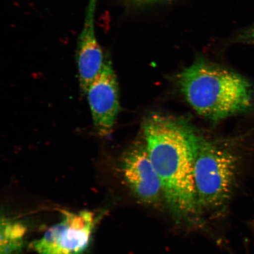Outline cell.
Segmentation results:
<instances>
[{
  "instance_id": "obj_6",
  "label": "cell",
  "mask_w": 254,
  "mask_h": 254,
  "mask_svg": "<svg viewBox=\"0 0 254 254\" xmlns=\"http://www.w3.org/2000/svg\"><path fill=\"white\" fill-rule=\"evenodd\" d=\"M122 169L129 188L141 201L153 204L163 195L160 177L145 145L130 148L123 157Z\"/></svg>"
},
{
  "instance_id": "obj_9",
  "label": "cell",
  "mask_w": 254,
  "mask_h": 254,
  "mask_svg": "<svg viewBox=\"0 0 254 254\" xmlns=\"http://www.w3.org/2000/svg\"><path fill=\"white\" fill-rule=\"evenodd\" d=\"M237 41L238 43L254 46V24L241 31L237 37Z\"/></svg>"
},
{
  "instance_id": "obj_3",
  "label": "cell",
  "mask_w": 254,
  "mask_h": 254,
  "mask_svg": "<svg viewBox=\"0 0 254 254\" xmlns=\"http://www.w3.org/2000/svg\"><path fill=\"white\" fill-rule=\"evenodd\" d=\"M189 138L198 207L220 209L230 197L236 179V158L189 128Z\"/></svg>"
},
{
  "instance_id": "obj_5",
  "label": "cell",
  "mask_w": 254,
  "mask_h": 254,
  "mask_svg": "<svg viewBox=\"0 0 254 254\" xmlns=\"http://www.w3.org/2000/svg\"><path fill=\"white\" fill-rule=\"evenodd\" d=\"M86 95L95 131L103 137L109 136L120 109L118 81L110 60L106 59L102 71L89 86Z\"/></svg>"
},
{
  "instance_id": "obj_2",
  "label": "cell",
  "mask_w": 254,
  "mask_h": 254,
  "mask_svg": "<svg viewBox=\"0 0 254 254\" xmlns=\"http://www.w3.org/2000/svg\"><path fill=\"white\" fill-rule=\"evenodd\" d=\"M181 90L200 115L220 120L250 109L252 85L237 74L203 59H198L180 73Z\"/></svg>"
},
{
  "instance_id": "obj_1",
  "label": "cell",
  "mask_w": 254,
  "mask_h": 254,
  "mask_svg": "<svg viewBox=\"0 0 254 254\" xmlns=\"http://www.w3.org/2000/svg\"><path fill=\"white\" fill-rule=\"evenodd\" d=\"M145 147L173 213L182 218L198 210L189 128L155 115L144 126Z\"/></svg>"
},
{
  "instance_id": "obj_4",
  "label": "cell",
  "mask_w": 254,
  "mask_h": 254,
  "mask_svg": "<svg viewBox=\"0 0 254 254\" xmlns=\"http://www.w3.org/2000/svg\"><path fill=\"white\" fill-rule=\"evenodd\" d=\"M96 223L88 210L62 211V219L40 239L32 243L38 254H84L91 242Z\"/></svg>"
},
{
  "instance_id": "obj_10",
  "label": "cell",
  "mask_w": 254,
  "mask_h": 254,
  "mask_svg": "<svg viewBox=\"0 0 254 254\" xmlns=\"http://www.w3.org/2000/svg\"><path fill=\"white\" fill-rule=\"evenodd\" d=\"M138 4H148V3L162 1V0H133Z\"/></svg>"
},
{
  "instance_id": "obj_7",
  "label": "cell",
  "mask_w": 254,
  "mask_h": 254,
  "mask_svg": "<svg viewBox=\"0 0 254 254\" xmlns=\"http://www.w3.org/2000/svg\"><path fill=\"white\" fill-rule=\"evenodd\" d=\"M97 0H90L84 27L79 36L77 51L79 86L86 95L89 86L102 71L106 59L95 36L94 12Z\"/></svg>"
},
{
  "instance_id": "obj_8",
  "label": "cell",
  "mask_w": 254,
  "mask_h": 254,
  "mask_svg": "<svg viewBox=\"0 0 254 254\" xmlns=\"http://www.w3.org/2000/svg\"><path fill=\"white\" fill-rule=\"evenodd\" d=\"M0 228V254H18L24 247L27 228L23 222L2 217Z\"/></svg>"
}]
</instances>
